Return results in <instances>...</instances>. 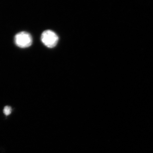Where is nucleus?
Segmentation results:
<instances>
[{
	"mask_svg": "<svg viewBox=\"0 0 153 153\" xmlns=\"http://www.w3.org/2000/svg\"><path fill=\"white\" fill-rule=\"evenodd\" d=\"M41 41L48 48L55 47L58 41V37L57 34L52 31L47 30L42 33L41 36Z\"/></svg>",
	"mask_w": 153,
	"mask_h": 153,
	"instance_id": "f257e3e1",
	"label": "nucleus"
},
{
	"mask_svg": "<svg viewBox=\"0 0 153 153\" xmlns=\"http://www.w3.org/2000/svg\"><path fill=\"white\" fill-rule=\"evenodd\" d=\"M15 42L16 45L20 48H27L32 45L33 39L29 33L22 32L15 36Z\"/></svg>",
	"mask_w": 153,
	"mask_h": 153,
	"instance_id": "f03ea898",
	"label": "nucleus"
},
{
	"mask_svg": "<svg viewBox=\"0 0 153 153\" xmlns=\"http://www.w3.org/2000/svg\"><path fill=\"white\" fill-rule=\"evenodd\" d=\"M12 112V108L10 106H6L4 109V113L6 115H9Z\"/></svg>",
	"mask_w": 153,
	"mask_h": 153,
	"instance_id": "7ed1b4c3",
	"label": "nucleus"
}]
</instances>
